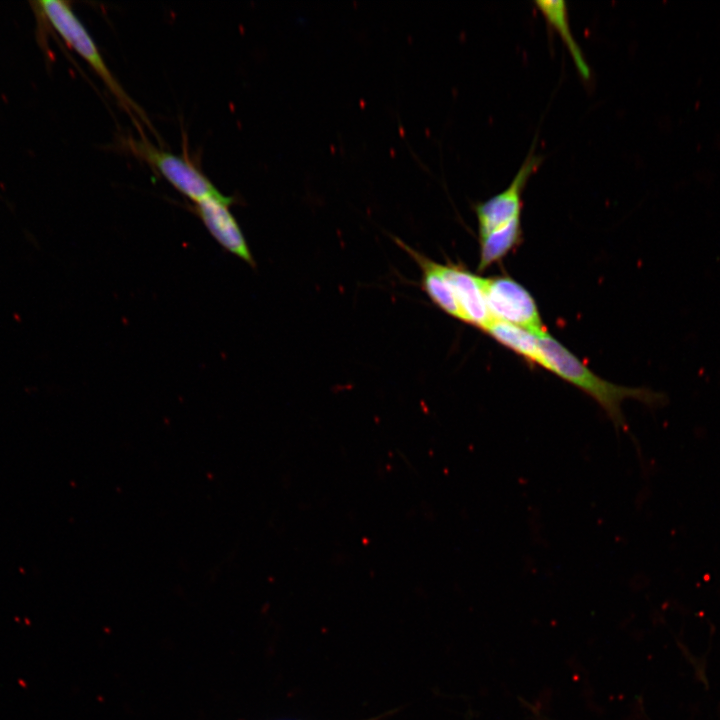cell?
I'll return each mask as SVG.
<instances>
[{
    "label": "cell",
    "mask_w": 720,
    "mask_h": 720,
    "mask_svg": "<svg viewBox=\"0 0 720 720\" xmlns=\"http://www.w3.org/2000/svg\"><path fill=\"white\" fill-rule=\"evenodd\" d=\"M538 340L545 361L544 369L555 373L593 398L618 431H627L622 412V403L626 399H635L650 407L663 406L668 400L661 392L643 387L620 386L602 379L547 332L538 335Z\"/></svg>",
    "instance_id": "6da1fadb"
},
{
    "label": "cell",
    "mask_w": 720,
    "mask_h": 720,
    "mask_svg": "<svg viewBox=\"0 0 720 720\" xmlns=\"http://www.w3.org/2000/svg\"><path fill=\"white\" fill-rule=\"evenodd\" d=\"M31 5L38 21L48 23L65 43L88 63L138 127L140 135L143 136L141 123L154 131L146 113L126 93L106 65L93 38L74 13L70 3L61 0H41L32 2Z\"/></svg>",
    "instance_id": "7a4b0ae2"
},
{
    "label": "cell",
    "mask_w": 720,
    "mask_h": 720,
    "mask_svg": "<svg viewBox=\"0 0 720 720\" xmlns=\"http://www.w3.org/2000/svg\"><path fill=\"white\" fill-rule=\"evenodd\" d=\"M122 144L194 203L223 195L189 160L156 147L144 136L140 139L126 137Z\"/></svg>",
    "instance_id": "3957f363"
},
{
    "label": "cell",
    "mask_w": 720,
    "mask_h": 720,
    "mask_svg": "<svg viewBox=\"0 0 720 720\" xmlns=\"http://www.w3.org/2000/svg\"><path fill=\"white\" fill-rule=\"evenodd\" d=\"M482 284L494 320L521 327L535 335L546 332L534 298L516 280L505 275L482 277Z\"/></svg>",
    "instance_id": "277c9868"
},
{
    "label": "cell",
    "mask_w": 720,
    "mask_h": 720,
    "mask_svg": "<svg viewBox=\"0 0 720 720\" xmlns=\"http://www.w3.org/2000/svg\"><path fill=\"white\" fill-rule=\"evenodd\" d=\"M533 148L534 145L505 190L475 205L479 236L488 234L521 217L523 191L528 180L542 162V158L534 153Z\"/></svg>",
    "instance_id": "5b68a950"
},
{
    "label": "cell",
    "mask_w": 720,
    "mask_h": 720,
    "mask_svg": "<svg viewBox=\"0 0 720 720\" xmlns=\"http://www.w3.org/2000/svg\"><path fill=\"white\" fill-rule=\"evenodd\" d=\"M231 197L222 195L202 200L194 205V212L214 239L228 252L251 266L255 261L243 232L231 213Z\"/></svg>",
    "instance_id": "8992f818"
},
{
    "label": "cell",
    "mask_w": 720,
    "mask_h": 720,
    "mask_svg": "<svg viewBox=\"0 0 720 720\" xmlns=\"http://www.w3.org/2000/svg\"><path fill=\"white\" fill-rule=\"evenodd\" d=\"M440 269L453 291L464 322L485 331L494 319L486 303L482 277L454 264H440Z\"/></svg>",
    "instance_id": "52a82bcc"
},
{
    "label": "cell",
    "mask_w": 720,
    "mask_h": 720,
    "mask_svg": "<svg viewBox=\"0 0 720 720\" xmlns=\"http://www.w3.org/2000/svg\"><path fill=\"white\" fill-rule=\"evenodd\" d=\"M396 240L420 266L422 288L431 301L446 314L464 322L453 291L441 272L440 264L413 250L402 241Z\"/></svg>",
    "instance_id": "ba28073f"
},
{
    "label": "cell",
    "mask_w": 720,
    "mask_h": 720,
    "mask_svg": "<svg viewBox=\"0 0 720 720\" xmlns=\"http://www.w3.org/2000/svg\"><path fill=\"white\" fill-rule=\"evenodd\" d=\"M485 332L528 362L544 368L545 361L540 350L538 335L496 320L492 321Z\"/></svg>",
    "instance_id": "9c48e42d"
},
{
    "label": "cell",
    "mask_w": 720,
    "mask_h": 720,
    "mask_svg": "<svg viewBox=\"0 0 720 720\" xmlns=\"http://www.w3.org/2000/svg\"><path fill=\"white\" fill-rule=\"evenodd\" d=\"M537 10L546 22L561 35L562 41L570 52L571 58L584 79L590 78V68L570 29L568 9L564 1H535Z\"/></svg>",
    "instance_id": "30bf717a"
},
{
    "label": "cell",
    "mask_w": 720,
    "mask_h": 720,
    "mask_svg": "<svg viewBox=\"0 0 720 720\" xmlns=\"http://www.w3.org/2000/svg\"><path fill=\"white\" fill-rule=\"evenodd\" d=\"M522 239L521 217L505 226L480 236V261L478 271H484L503 259Z\"/></svg>",
    "instance_id": "8fae6325"
}]
</instances>
